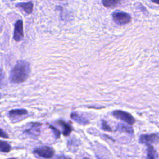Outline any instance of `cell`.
Segmentation results:
<instances>
[{"instance_id": "cell-1", "label": "cell", "mask_w": 159, "mask_h": 159, "mask_svg": "<svg viewBox=\"0 0 159 159\" xmlns=\"http://www.w3.org/2000/svg\"><path fill=\"white\" fill-rule=\"evenodd\" d=\"M30 72L29 63L25 60H19L11 70L9 81L12 83H20L25 81Z\"/></svg>"}, {"instance_id": "cell-2", "label": "cell", "mask_w": 159, "mask_h": 159, "mask_svg": "<svg viewBox=\"0 0 159 159\" xmlns=\"http://www.w3.org/2000/svg\"><path fill=\"white\" fill-rule=\"evenodd\" d=\"M114 21L119 25H124L131 21V16L129 14L124 12H115L112 14Z\"/></svg>"}, {"instance_id": "cell-3", "label": "cell", "mask_w": 159, "mask_h": 159, "mask_svg": "<svg viewBox=\"0 0 159 159\" xmlns=\"http://www.w3.org/2000/svg\"><path fill=\"white\" fill-rule=\"evenodd\" d=\"M112 116L117 119L127 123L129 125H132L135 123V120L134 117L127 112L121 110H116L112 112Z\"/></svg>"}, {"instance_id": "cell-4", "label": "cell", "mask_w": 159, "mask_h": 159, "mask_svg": "<svg viewBox=\"0 0 159 159\" xmlns=\"http://www.w3.org/2000/svg\"><path fill=\"white\" fill-rule=\"evenodd\" d=\"M34 153L42 158H51L54 155L55 151L53 148L50 147L42 146L35 148Z\"/></svg>"}, {"instance_id": "cell-5", "label": "cell", "mask_w": 159, "mask_h": 159, "mask_svg": "<svg viewBox=\"0 0 159 159\" xmlns=\"http://www.w3.org/2000/svg\"><path fill=\"white\" fill-rule=\"evenodd\" d=\"M139 142L147 145L157 143L159 142V133L141 135L139 137Z\"/></svg>"}, {"instance_id": "cell-6", "label": "cell", "mask_w": 159, "mask_h": 159, "mask_svg": "<svg viewBox=\"0 0 159 159\" xmlns=\"http://www.w3.org/2000/svg\"><path fill=\"white\" fill-rule=\"evenodd\" d=\"M23 22L22 20H18L14 25V30L13 39L16 42H19L23 39Z\"/></svg>"}, {"instance_id": "cell-7", "label": "cell", "mask_w": 159, "mask_h": 159, "mask_svg": "<svg viewBox=\"0 0 159 159\" xmlns=\"http://www.w3.org/2000/svg\"><path fill=\"white\" fill-rule=\"evenodd\" d=\"M41 125L42 124L39 122L32 123L31 126L28 129H26L24 133H26L32 137H37L40 134V127Z\"/></svg>"}, {"instance_id": "cell-8", "label": "cell", "mask_w": 159, "mask_h": 159, "mask_svg": "<svg viewBox=\"0 0 159 159\" xmlns=\"http://www.w3.org/2000/svg\"><path fill=\"white\" fill-rule=\"evenodd\" d=\"M70 117L74 121L80 124L86 125L89 123V120L88 119H86L84 116L81 115L76 112H71Z\"/></svg>"}, {"instance_id": "cell-9", "label": "cell", "mask_w": 159, "mask_h": 159, "mask_svg": "<svg viewBox=\"0 0 159 159\" xmlns=\"http://www.w3.org/2000/svg\"><path fill=\"white\" fill-rule=\"evenodd\" d=\"M58 123L60 125H61L63 127V135L64 136H68L73 130L71 125L69 123H67L62 120H58Z\"/></svg>"}, {"instance_id": "cell-10", "label": "cell", "mask_w": 159, "mask_h": 159, "mask_svg": "<svg viewBox=\"0 0 159 159\" xmlns=\"http://www.w3.org/2000/svg\"><path fill=\"white\" fill-rule=\"evenodd\" d=\"M16 6L24 10L27 14H30L33 11V3L31 1L27 2H20L16 4Z\"/></svg>"}, {"instance_id": "cell-11", "label": "cell", "mask_w": 159, "mask_h": 159, "mask_svg": "<svg viewBox=\"0 0 159 159\" xmlns=\"http://www.w3.org/2000/svg\"><path fill=\"white\" fill-rule=\"evenodd\" d=\"M116 130L119 132H124L129 134H133L134 130L132 127L129 125H125L124 124H119L117 126Z\"/></svg>"}, {"instance_id": "cell-12", "label": "cell", "mask_w": 159, "mask_h": 159, "mask_svg": "<svg viewBox=\"0 0 159 159\" xmlns=\"http://www.w3.org/2000/svg\"><path fill=\"white\" fill-rule=\"evenodd\" d=\"M27 114V111L25 109H13L9 112V115L10 117H14L18 116H22Z\"/></svg>"}, {"instance_id": "cell-13", "label": "cell", "mask_w": 159, "mask_h": 159, "mask_svg": "<svg viewBox=\"0 0 159 159\" xmlns=\"http://www.w3.org/2000/svg\"><path fill=\"white\" fill-rule=\"evenodd\" d=\"M120 2V1L118 0H103L102 3L106 7L112 8L117 6Z\"/></svg>"}, {"instance_id": "cell-14", "label": "cell", "mask_w": 159, "mask_h": 159, "mask_svg": "<svg viewBox=\"0 0 159 159\" xmlns=\"http://www.w3.org/2000/svg\"><path fill=\"white\" fill-rule=\"evenodd\" d=\"M11 150V145L6 141L0 140V152L4 153L9 152Z\"/></svg>"}, {"instance_id": "cell-15", "label": "cell", "mask_w": 159, "mask_h": 159, "mask_svg": "<svg viewBox=\"0 0 159 159\" xmlns=\"http://www.w3.org/2000/svg\"><path fill=\"white\" fill-rule=\"evenodd\" d=\"M155 152L152 145H148L147 159H155Z\"/></svg>"}, {"instance_id": "cell-16", "label": "cell", "mask_w": 159, "mask_h": 159, "mask_svg": "<svg viewBox=\"0 0 159 159\" xmlns=\"http://www.w3.org/2000/svg\"><path fill=\"white\" fill-rule=\"evenodd\" d=\"M101 127L102 129V130H106V131H112V129L110 127V126L107 124V123L104 120H101Z\"/></svg>"}, {"instance_id": "cell-17", "label": "cell", "mask_w": 159, "mask_h": 159, "mask_svg": "<svg viewBox=\"0 0 159 159\" xmlns=\"http://www.w3.org/2000/svg\"><path fill=\"white\" fill-rule=\"evenodd\" d=\"M49 127L51 129V130L53 132V134L55 136V137L57 139H58L60 137V131L57 128H55V127H53L52 125H49Z\"/></svg>"}, {"instance_id": "cell-18", "label": "cell", "mask_w": 159, "mask_h": 159, "mask_svg": "<svg viewBox=\"0 0 159 159\" xmlns=\"http://www.w3.org/2000/svg\"><path fill=\"white\" fill-rule=\"evenodd\" d=\"M0 137H2L4 139H7L9 137L8 135L1 129H0Z\"/></svg>"}, {"instance_id": "cell-19", "label": "cell", "mask_w": 159, "mask_h": 159, "mask_svg": "<svg viewBox=\"0 0 159 159\" xmlns=\"http://www.w3.org/2000/svg\"><path fill=\"white\" fill-rule=\"evenodd\" d=\"M4 75L3 71L1 70H0V88H1V85H2V82L4 80Z\"/></svg>"}, {"instance_id": "cell-20", "label": "cell", "mask_w": 159, "mask_h": 159, "mask_svg": "<svg viewBox=\"0 0 159 159\" xmlns=\"http://www.w3.org/2000/svg\"><path fill=\"white\" fill-rule=\"evenodd\" d=\"M152 2H153V3H155V4H159V1H154V0H152Z\"/></svg>"}, {"instance_id": "cell-21", "label": "cell", "mask_w": 159, "mask_h": 159, "mask_svg": "<svg viewBox=\"0 0 159 159\" xmlns=\"http://www.w3.org/2000/svg\"><path fill=\"white\" fill-rule=\"evenodd\" d=\"M8 159H16L15 158H8Z\"/></svg>"}, {"instance_id": "cell-22", "label": "cell", "mask_w": 159, "mask_h": 159, "mask_svg": "<svg viewBox=\"0 0 159 159\" xmlns=\"http://www.w3.org/2000/svg\"><path fill=\"white\" fill-rule=\"evenodd\" d=\"M83 159H89V158H87V157H85V158H84Z\"/></svg>"}, {"instance_id": "cell-23", "label": "cell", "mask_w": 159, "mask_h": 159, "mask_svg": "<svg viewBox=\"0 0 159 159\" xmlns=\"http://www.w3.org/2000/svg\"><path fill=\"white\" fill-rule=\"evenodd\" d=\"M1 98V94H0V98Z\"/></svg>"}]
</instances>
